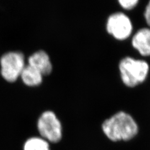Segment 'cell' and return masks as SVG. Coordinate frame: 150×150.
<instances>
[{
	"mask_svg": "<svg viewBox=\"0 0 150 150\" xmlns=\"http://www.w3.org/2000/svg\"><path fill=\"white\" fill-rule=\"evenodd\" d=\"M103 133L111 142H128L137 137L139 126L127 112L120 111L106 119L101 125Z\"/></svg>",
	"mask_w": 150,
	"mask_h": 150,
	"instance_id": "1",
	"label": "cell"
},
{
	"mask_svg": "<svg viewBox=\"0 0 150 150\" xmlns=\"http://www.w3.org/2000/svg\"><path fill=\"white\" fill-rule=\"evenodd\" d=\"M118 67L122 83L129 88H135L144 83L150 72V65L147 61L130 56L121 58Z\"/></svg>",
	"mask_w": 150,
	"mask_h": 150,
	"instance_id": "2",
	"label": "cell"
},
{
	"mask_svg": "<svg viewBox=\"0 0 150 150\" xmlns=\"http://www.w3.org/2000/svg\"><path fill=\"white\" fill-rule=\"evenodd\" d=\"M105 28L108 34L120 41L130 39L134 33L132 20L123 11L110 14L106 19Z\"/></svg>",
	"mask_w": 150,
	"mask_h": 150,
	"instance_id": "3",
	"label": "cell"
},
{
	"mask_svg": "<svg viewBox=\"0 0 150 150\" xmlns=\"http://www.w3.org/2000/svg\"><path fill=\"white\" fill-rule=\"evenodd\" d=\"M26 65L25 56L21 51H8L0 58V73L4 80L15 83L20 78Z\"/></svg>",
	"mask_w": 150,
	"mask_h": 150,
	"instance_id": "4",
	"label": "cell"
},
{
	"mask_svg": "<svg viewBox=\"0 0 150 150\" xmlns=\"http://www.w3.org/2000/svg\"><path fill=\"white\" fill-rule=\"evenodd\" d=\"M37 129L40 137L52 143L59 142L63 137L62 122L54 112L45 111L37 121Z\"/></svg>",
	"mask_w": 150,
	"mask_h": 150,
	"instance_id": "5",
	"label": "cell"
},
{
	"mask_svg": "<svg viewBox=\"0 0 150 150\" xmlns=\"http://www.w3.org/2000/svg\"><path fill=\"white\" fill-rule=\"evenodd\" d=\"M133 48L143 57H150V27L139 28L131 37Z\"/></svg>",
	"mask_w": 150,
	"mask_h": 150,
	"instance_id": "6",
	"label": "cell"
},
{
	"mask_svg": "<svg viewBox=\"0 0 150 150\" xmlns=\"http://www.w3.org/2000/svg\"><path fill=\"white\" fill-rule=\"evenodd\" d=\"M28 65L40 71L44 76L53 71V64L49 54L44 50H38L31 54L27 59Z\"/></svg>",
	"mask_w": 150,
	"mask_h": 150,
	"instance_id": "7",
	"label": "cell"
},
{
	"mask_svg": "<svg viewBox=\"0 0 150 150\" xmlns=\"http://www.w3.org/2000/svg\"><path fill=\"white\" fill-rule=\"evenodd\" d=\"M44 76L37 69L26 64L21 74L20 79L28 87L39 86L43 83Z\"/></svg>",
	"mask_w": 150,
	"mask_h": 150,
	"instance_id": "8",
	"label": "cell"
},
{
	"mask_svg": "<svg viewBox=\"0 0 150 150\" xmlns=\"http://www.w3.org/2000/svg\"><path fill=\"white\" fill-rule=\"evenodd\" d=\"M23 150H51L50 143L41 137H33L27 139Z\"/></svg>",
	"mask_w": 150,
	"mask_h": 150,
	"instance_id": "9",
	"label": "cell"
},
{
	"mask_svg": "<svg viewBox=\"0 0 150 150\" xmlns=\"http://www.w3.org/2000/svg\"><path fill=\"white\" fill-rule=\"evenodd\" d=\"M140 0H117L119 6L125 11L133 10L137 7Z\"/></svg>",
	"mask_w": 150,
	"mask_h": 150,
	"instance_id": "10",
	"label": "cell"
},
{
	"mask_svg": "<svg viewBox=\"0 0 150 150\" xmlns=\"http://www.w3.org/2000/svg\"><path fill=\"white\" fill-rule=\"evenodd\" d=\"M143 17L145 22L146 23L147 26L150 27V0H149L146 6L144 8Z\"/></svg>",
	"mask_w": 150,
	"mask_h": 150,
	"instance_id": "11",
	"label": "cell"
}]
</instances>
